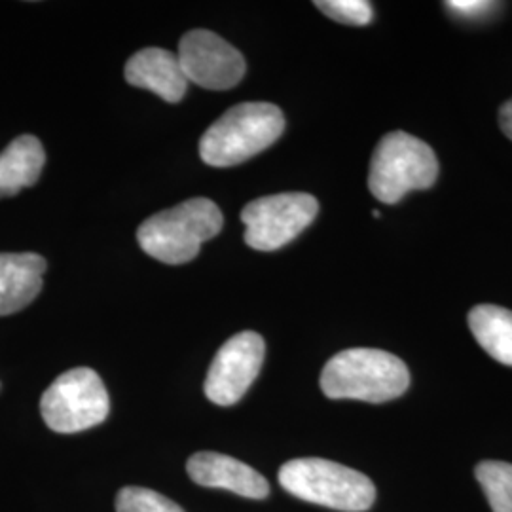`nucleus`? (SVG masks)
Returning a JSON list of instances; mask_svg holds the SVG:
<instances>
[{"label": "nucleus", "mask_w": 512, "mask_h": 512, "mask_svg": "<svg viewBox=\"0 0 512 512\" xmlns=\"http://www.w3.org/2000/svg\"><path fill=\"white\" fill-rule=\"evenodd\" d=\"M285 131V116L272 103H241L203 133L200 156L213 167H232L272 147Z\"/></svg>", "instance_id": "obj_2"}, {"label": "nucleus", "mask_w": 512, "mask_h": 512, "mask_svg": "<svg viewBox=\"0 0 512 512\" xmlns=\"http://www.w3.org/2000/svg\"><path fill=\"white\" fill-rule=\"evenodd\" d=\"M126 80L135 88L160 95L167 103H179L188 88L179 57L162 48H147L133 55L126 65Z\"/></svg>", "instance_id": "obj_11"}, {"label": "nucleus", "mask_w": 512, "mask_h": 512, "mask_svg": "<svg viewBox=\"0 0 512 512\" xmlns=\"http://www.w3.org/2000/svg\"><path fill=\"white\" fill-rule=\"evenodd\" d=\"M266 355L260 334L243 330L217 351L205 380V397L219 406H232L243 399L255 382Z\"/></svg>", "instance_id": "obj_8"}, {"label": "nucleus", "mask_w": 512, "mask_h": 512, "mask_svg": "<svg viewBox=\"0 0 512 512\" xmlns=\"http://www.w3.org/2000/svg\"><path fill=\"white\" fill-rule=\"evenodd\" d=\"M279 484L302 501L334 511H368L376 501V486L368 476L329 459L287 461L279 469Z\"/></svg>", "instance_id": "obj_4"}, {"label": "nucleus", "mask_w": 512, "mask_h": 512, "mask_svg": "<svg viewBox=\"0 0 512 512\" xmlns=\"http://www.w3.org/2000/svg\"><path fill=\"white\" fill-rule=\"evenodd\" d=\"M46 162L42 143L33 135L14 139L0 154V200L37 183Z\"/></svg>", "instance_id": "obj_13"}, {"label": "nucleus", "mask_w": 512, "mask_h": 512, "mask_svg": "<svg viewBox=\"0 0 512 512\" xmlns=\"http://www.w3.org/2000/svg\"><path fill=\"white\" fill-rule=\"evenodd\" d=\"M186 471L205 488H220L249 499H264L270 494L268 480L251 465L217 452L194 454L186 463Z\"/></svg>", "instance_id": "obj_10"}, {"label": "nucleus", "mask_w": 512, "mask_h": 512, "mask_svg": "<svg viewBox=\"0 0 512 512\" xmlns=\"http://www.w3.org/2000/svg\"><path fill=\"white\" fill-rule=\"evenodd\" d=\"M222 213L217 203L194 198L145 220L137 239L147 255L171 266L194 260L203 243L222 230Z\"/></svg>", "instance_id": "obj_3"}, {"label": "nucleus", "mask_w": 512, "mask_h": 512, "mask_svg": "<svg viewBox=\"0 0 512 512\" xmlns=\"http://www.w3.org/2000/svg\"><path fill=\"white\" fill-rule=\"evenodd\" d=\"M315 6L330 19L346 25H368L374 18L372 4L366 0H317Z\"/></svg>", "instance_id": "obj_17"}, {"label": "nucleus", "mask_w": 512, "mask_h": 512, "mask_svg": "<svg viewBox=\"0 0 512 512\" xmlns=\"http://www.w3.org/2000/svg\"><path fill=\"white\" fill-rule=\"evenodd\" d=\"M319 213V202L304 192H285L247 203L241 211L245 243L255 251H277L300 236Z\"/></svg>", "instance_id": "obj_7"}, {"label": "nucleus", "mask_w": 512, "mask_h": 512, "mask_svg": "<svg viewBox=\"0 0 512 512\" xmlns=\"http://www.w3.org/2000/svg\"><path fill=\"white\" fill-rule=\"evenodd\" d=\"M469 327L478 342L497 363L512 366V311L482 304L469 313Z\"/></svg>", "instance_id": "obj_14"}, {"label": "nucleus", "mask_w": 512, "mask_h": 512, "mask_svg": "<svg viewBox=\"0 0 512 512\" xmlns=\"http://www.w3.org/2000/svg\"><path fill=\"white\" fill-rule=\"evenodd\" d=\"M476 480L494 512H512V465L505 461H482L476 465Z\"/></svg>", "instance_id": "obj_15"}, {"label": "nucleus", "mask_w": 512, "mask_h": 512, "mask_svg": "<svg viewBox=\"0 0 512 512\" xmlns=\"http://www.w3.org/2000/svg\"><path fill=\"white\" fill-rule=\"evenodd\" d=\"M439 177V160L433 148L418 137L393 131L374 150L368 188L382 203H397L412 190L431 188Z\"/></svg>", "instance_id": "obj_5"}, {"label": "nucleus", "mask_w": 512, "mask_h": 512, "mask_svg": "<svg viewBox=\"0 0 512 512\" xmlns=\"http://www.w3.org/2000/svg\"><path fill=\"white\" fill-rule=\"evenodd\" d=\"M446 6L450 8V12L465 18H478L495 8L494 2H484V0H452V2H446Z\"/></svg>", "instance_id": "obj_18"}, {"label": "nucleus", "mask_w": 512, "mask_h": 512, "mask_svg": "<svg viewBox=\"0 0 512 512\" xmlns=\"http://www.w3.org/2000/svg\"><path fill=\"white\" fill-rule=\"evenodd\" d=\"M109 393L92 368L63 372L40 399V414L46 425L61 435H73L107 420Z\"/></svg>", "instance_id": "obj_6"}, {"label": "nucleus", "mask_w": 512, "mask_h": 512, "mask_svg": "<svg viewBox=\"0 0 512 512\" xmlns=\"http://www.w3.org/2000/svg\"><path fill=\"white\" fill-rule=\"evenodd\" d=\"M179 61L188 84L205 90H230L245 76V59L219 35L196 29L181 38Z\"/></svg>", "instance_id": "obj_9"}, {"label": "nucleus", "mask_w": 512, "mask_h": 512, "mask_svg": "<svg viewBox=\"0 0 512 512\" xmlns=\"http://www.w3.org/2000/svg\"><path fill=\"white\" fill-rule=\"evenodd\" d=\"M116 512H184L175 501L148 488L128 486L116 495Z\"/></svg>", "instance_id": "obj_16"}, {"label": "nucleus", "mask_w": 512, "mask_h": 512, "mask_svg": "<svg viewBox=\"0 0 512 512\" xmlns=\"http://www.w3.org/2000/svg\"><path fill=\"white\" fill-rule=\"evenodd\" d=\"M46 268L37 253H0V317L27 308L37 298Z\"/></svg>", "instance_id": "obj_12"}, {"label": "nucleus", "mask_w": 512, "mask_h": 512, "mask_svg": "<svg viewBox=\"0 0 512 512\" xmlns=\"http://www.w3.org/2000/svg\"><path fill=\"white\" fill-rule=\"evenodd\" d=\"M499 126L503 133L512 141V99H509L501 109H499Z\"/></svg>", "instance_id": "obj_19"}, {"label": "nucleus", "mask_w": 512, "mask_h": 512, "mask_svg": "<svg viewBox=\"0 0 512 512\" xmlns=\"http://www.w3.org/2000/svg\"><path fill=\"white\" fill-rule=\"evenodd\" d=\"M408 385V366L397 355L382 349L340 351L321 372V389L329 399L387 403L404 395Z\"/></svg>", "instance_id": "obj_1"}]
</instances>
